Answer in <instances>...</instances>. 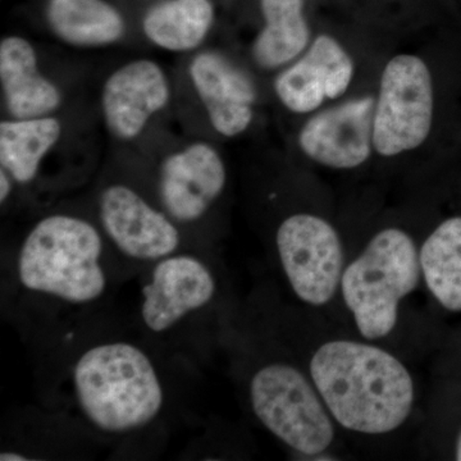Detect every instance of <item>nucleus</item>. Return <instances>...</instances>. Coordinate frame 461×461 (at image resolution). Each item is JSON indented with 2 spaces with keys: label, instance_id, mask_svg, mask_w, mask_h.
Returning a JSON list of instances; mask_svg holds the SVG:
<instances>
[{
  "label": "nucleus",
  "instance_id": "obj_8",
  "mask_svg": "<svg viewBox=\"0 0 461 461\" xmlns=\"http://www.w3.org/2000/svg\"><path fill=\"white\" fill-rule=\"evenodd\" d=\"M99 217L112 244L135 262L156 263L180 248L181 235L175 221L131 187L117 184L103 191Z\"/></svg>",
  "mask_w": 461,
  "mask_h": 461
},
{
  "label": "nucleus",
  "instance_id": "obj_19",
  "mask_svg": "<svg viewBox=\"0 0 461 461\" xmlns=\"http://www.w3.org/2000/svg\"><path fill=\"white\" fill-rule=\"evenodd\" d=\"M420 260L437 302L447 311L461 312V217L448 218L430 233Z\"/></svg>",
  "mask_w": 461,
  "mask_h": 461
},
{
  "label": "nucleus",
  "instance_id": "obj_7",
  "mask_svg": "<svg viewBox=\"0 0 461 461\" xmlns=\"http://www.w3.org/2000/svg\"><path fill=\"white\" fill-rule=\"evenodd\" d=\"M276 244L296 296L306 304H327L344 275V249L336 230L317 215L294 214L278 227Z\"/></svg>",
  "mask_w": 461,
  "mask_h": 461
},
{
  "label": "nucleus",
  "instance_id": "obj_21",
  "mask_svg": "<svg viewBox=\"0 0 461 461\" xmlns=\"http://www.w3.org/2000/svg\"><path fill=\"white\" fill-rule=\"evenodd\" d=\"M11 176L8 175L5 169L0 171V203L5 204L7 202L9 195H11L12 190H14V184H12Z\"/></svg>",
  "mask_w": 461,
  "mask_h": 461
},
{
  "label": "nucleus",
  "instance_id": "obj_5",
  "mask_svg": "<svg viewBox=\"0 0 461 461\" xmlns=\"http://www.w3.org/2000/svg\"><path fill=\"white\" fill-rule=\"evenodd\" d=\"M250 402L263 426L294 450L313 456L332 444V421L294 366L275 363L259 369L250 382Z\"/></svg>",
  "mask_w": 461,
  "mask_h": 461
},
{
  "label": "nucleus",
  "instance_id": "obj_18",
  "mask_svg": "<svg viewBox=\"0 0 461 461\" xmlns=\"http://www.w3.org/2000/svg\"><path fill=\"white\" fill-rule=\"evenodd\" d=\"M304 0H262L266 26L253 44V57L262 68H277L299 56L311 32L303 14Z\"/></svg>",
  "mask_w": 461,
  "mask_h": 461
},
{
  "label": "nucleus",
  "instance_id": "obj_3",
  "mask_svg": "<svg viewBox=\"0 0 461 461\" xmlns=\"http://www.w3.org/2000/svg\"><path fill=\"white\" fill-rule=\"evenodd\" d=\"M103 254L104 242L94 224L74 215H48L21 245L17 278L30 293L68 304H89L107 291Z\"/></svg>",
  "mask_w": 461,
  "mask_h": 461
},
{
  "label": "nucleus",
  "instance_id": "obj_2",
  "mask_svg": "<svg viewBox=\"0 0 461 461\" xmlns=\"http://www.w3.org/2000/svg\"><path fill=\"white\" fill-rule=\"evenodd\" d=\"M72 384L84 417L109 435L145 429L165 403L156 366L130 342H105L85 351L75 363Z\"/></svg>",
  "mask_w": 461,
  "mask_h": 461
},
{
  "label": "nucleus",
  "instance_id": "obj_11",
  "mask_svg": "<svg viewBox=\"0 0 461 461\" xmlns=\"http://www.w3.org/2000/svg\"><path fill=\"white\" fill-rule=\"evenodd\" d=\"M375 108V99L364 96L314 115L300 131V148L330 168L362 166L371 157Z\"/></svg>",
  "mask_w": 461,
  "mask_h": 461
},
{
  "label": "nucleus",
  "instance_id": "obj_17",
  "mask_svg": "<svg viewBox=\"0 0 461 461\" xmlns=\"http://www.w3.org/2000/svg\"><path fill=\"white\" fill-rule=\"evenodd\" d=\"M48 20L58 38L75 47H103L123 36L117 11L103 0H50Z\"/></svg>",
  "mask_w": 461,
  "mask_h": 461
},
{
  "label": "nucleus",
  "instance_id": "obj_14",
  "mask_svg": "<svg viewBox=\"0 0 461 461\" xmlns=\"http://www.w3.org/2000/svg\"><path fill=\"white\" fill-rule=\"evenodd\" d=\"M190 77L215 131L232 138L250 126L256 86L229 58L214 51L199 54L191 62Z\"/></svg>",
  "mask_w": 461,
  "mask_h": 461
},
{
  "label": "nucleus",
  "instance_id": "obj_6",
  "mask_svg": "<svg viewBox=\"0 0 461 461\" xmlns=\"http://www.w3.org/2000/svg\"><path fill=\"white\" fill-rule=\"evenodd\" d=\"M435 94L429 67L420 57L400 54L387 63L373 121V147L393 157L420 148L429 136Z\"/></svg>",
  "mask_w": 461,
  "mask_h": 461
},
{
  "label": "nucleus",
  "instance_id": "obj_15",
  "mask_svg": "<svg viewBox=\"0 0 461 461\" xmlns=\"http://www.w3.org/2000/svg\"><path fill=\"white\" fill-rule=\"evenodd\" d=\"M0 81L8 112L17 120L44 117L62 102L56 85L39 71L32 45L18 36L0 42Z\"/></svg>",
  "mask_w": 461,
  "mask_h": 461
},
{
  "label": "nucleus",
  "instance_id": "obj_4",
  "mask_svg": "<svg viewBox=\"0 0 461 461\" xmlns=\"http://www.w3.org/2000/svg\"><path fill=\"white\" fill-rule=\"evenodd\" d=\"M420 260L402 230H381L342 275L346 305L363 338L378 339L395 329L400 302L417 288Z\"/></svg>",
  "mask_w": 461,
  "mask_h": 461
},
{
  "label": "nucleus",
  "instance_id": "obj_12",
  "mask_svg": "<svg viewBox=\"0 0 461 461\" xmlns=\"http://www.w3.org/2000/svg\"><path fill=\"white\" fill-rule=\"evenodd\" d=\"M168 100L169 85L163 69L153 60H133L112 74L104 85L105 124L115 138L132 140Z\"/></svg>",
  "mask_w": 461,
  "mask_h": 461
},
{
  "label": "nucleus",
  "instance_id": "obj_1",
  "mask_svg": "<svg viewBox=\"0 0 461 461\" xmlns=\"http://www.w3.org/2000/svg\"><path fill=\"white\" fill-rule=\"evenodd\" d=\"M311 375L330 414L345 429L384 435L399 429L411 414V373L375 346L327 342L312 357Z\"/></svg>",
  "mask_w": 461,
  "mask_h": 461
},
{
  "label": "nucleus",
  "instance_id": "obj_10",
  "mask_svg": "<svg viewBox=\"0 0 461 461\" xmlns=\"http://www.w3.org/2000/svg\"><path fill=\"white\" fill-rule=\"evenodd\" d=\"M226 181V167L217 150L205 142H195L163 162L158 193L175 222L193 223L204 217L220 198Z\"/></svg>",
  "mask_w": 461,
  "mask_h": 461
},
{
  "label": "nucleus",
  "instance_id": "obj_9",
  "mask_svg": "<svg viewBox=\"0 0 461 461\" xmlns=\"http://www.w3.org/2000/svg\"><path fill=\"white\" fill-rule=\"evenodd\" d=\"M215 291L213 272L200 258L172 254L154 263L142 286L141 320L150 332L165 333L211 304Z\"/></svg>",
  "mask_w": 461,
  "mask_h": 461
},
{
  "label": "nucleus",
  "instance_id": "obj_20",
  "mask_svg": "<svg viewBox=\"0 0 461 461\" xmlns=\"http://www.w3.org/2000/svg\"><path fill=\"white\" fill-rule=\"evenodd\" d=\"M213 14L209 0H173L148 12L144 32L163 50H193L208 35Z\"/></svg>",
  "mask_w": 461,
  "mask_h": 461
},
{
  "label": "nucleus",
  "instance_id": "obj_13",
  "mask_svg": "<svg viewBox=\"0 0 461 461\" xmlns=\"http://www.w3.org/2000/svg\"><path fill=\"white\" fill-rule=\"evenodd\" d=\"M353 75L354 63L348 51L335 39L321 35L299 62L278 76L275 90L291 112L309 113L324 100L345 94Z\"/></svg>",
  "mask_w": 461,
  "mask_h": 461
},
{
  "label": "nucleus",
  "instance_id": "obj_22",
  "mask_svg": "<svg viewBox=\"0 0 461 461\" xmlns=\"http://www.w3.org/2000/svg\"><path fill=\"white\" fill-rule=\"evenodd\" d=\"M455 459L461 461V432L457 437L456 448H455Z\"/></svg>",
  "mask_w": 461,
  "mask_h": 461
},
{
  "label": "nucleus",
  "instance_id": "obj_16",
  "mask_svg": "<svg viewBox=\"0 0 461 461\" xmlns=\"http://www.w3.org/2000/svg\"><path fill=\"white\" fill-rule=\"evenodd\" d=\"M60 132L59 121L47 115L0 123L2 169L17 184H29L48 151L59 140Z\"/></svg>",
  "mask_w": 461,
  "mask_h": 461
}]
</instances>
